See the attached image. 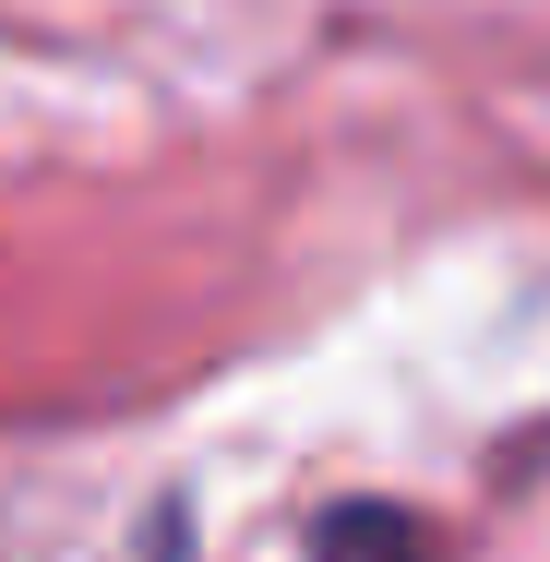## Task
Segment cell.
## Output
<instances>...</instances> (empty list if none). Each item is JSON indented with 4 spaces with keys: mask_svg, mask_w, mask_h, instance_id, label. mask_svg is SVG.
Masks as SVG:
<instances>
[{
    "mask_svg": "<svg viewBox=\"0 0 550 562\" xmlns=\"http://www.w3.org/2000/svg\"><path fill=\"white\" fill-rule=\"evenodd\" d=\"M324 562H431V539H419L407 515H335Z\"/></svg>",
    "mask_w": 550,
    "mask_h": 562,
    "instance_id": "obj_1",
    "label": "cell"
}]
</instances>
